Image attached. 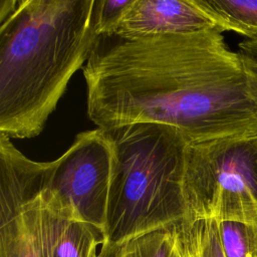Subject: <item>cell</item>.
I'll return each mask as SVG.
<instances>
[{"label": "cell", "instance_id": "9c48e42d", "mask_svg": "<svg viewBox=\"0 0 257 257\" xmlns=\"http://www.w3.org/2000/svg\"><path fill=\"white\" fill-rule=\"evenodd\" d=\"M108 257H185L178 226L157 230L134 238Z\"/></svg>", "mask_w": 257, "mask_h": 257}, {"label": "cell", "instance_id": "5bb4252c", "mask_svg": "<svg viewBox=\"0 0 257 257\" xmlns=\"http://www.w3.org/2000/svg\"><path fill=\"white\" fill-rule=\"evenodd\" d=\"M251 257H257V227H256V235H255V240H254V244H253Z\"/></svg>", "mask_w": 257, "mask_h": 257}, {"label": "cell", "instance_id": "3957f363", "mask_svg": "<svg viewBox=\"0 0 257 257\" xmlns=\"http://www.w3.org/2000/svg\"><path fill=\"white\" fill-rule=\"evenodd\" d=\"M114 149L101 257L142 235L190 221L184 177L189 143L175 127L139 122L105 130Z\"/></svg>", "mask_w": 257, "mask_h": 257}, {"label": "cell", "instance_id": "4fadbf2b", "mask_svg": "<svg viewBox=\"0 0 257 257\" xmlns=\"http://www.w3.org/2000/svg\"><path fill=\"white\" fill-rule=\"evenodd\" d=\"M238 53L244 68L249 95L257 105V38L239 43Z\"/></svg>", "mask_w": 257, "mask_h": 257}, {"label": "cell", "instance_id": "ba28073f", "mask_svg": "<svg viewBox=\"0 0 257 257\" xmlns=\"http://www.w3.org/2000/svg\"><path fill=\"white\" fill-rule=\"evenodd\" d=\"M222 31L257 38V0H195Z\"/></svg>", "mask_w": 257, "mask_h": 257}, {"label": "cell", "instance_id": "277c9868", "mask_svg": "<svg viewBox=\"0 0 257 257\" xmlns=\"http://www.w3.org/2000/svg\"><path fill=\"white\" fill-rule=\"evenodd\" d=\"M184 193L190 220L257 224V138L189 145Z\"/></svg>", "mask_w": 257, "mask_h": 257}, {"label": "cell", "instance_id": "8992f818", "mask_svg": "<svg viewBox=\"0 0 257 257\" xmlns=\"http://www.w3.org/2000/svg\"><path fill=\"white\" fill-rule=\"evenodd\" d=\"M210 28L218 26L195 0H134L113 34L144 37Z\"/></svg>", "mask_w": 257, "mask_h": 257}, {"label": "cell", "instance_id": "52a82bcc", "mask_svg": "<svg viewBox=\"0 0 257 257\" xmlns=\"http://www.w3.org/2000/svg\"><path fill=\"white\" fill-rule=\"evenodd\" d=\"M0 257H37L29 210L17 176L0 156Z\"/></svg>", "mask_w": 257, "mask_h": 257}, {"label": "cell", "instance_id": "5b68a950", "mask_svg": "<svg viewBox=\"0 0 257 257\" xmlns=\"http://www.w3.org/2000/svg\"><path fill=\"white\" fill-rule=\"evenodd\" d=\"M114 167V149L105 130L75 137L58 159L43 162L41 195L54 211L104 233Z\"/></svg>", "mask_w": 257, "mask_h": 257}, {"label": "cell", "instance_id": "6da1fadb", "mask_svg": "<svg viewBox=\"0 0 257 257\" xmlns=\"http://www.w3.org/2000/svg\"><path fill=\"white\" fill-rule=\"evenodd\" d=\"M222 32L99 36L82 67L89 119L103 130L169 125L189 145L257 138V105Z\"/></svg>", "mask_w": 257, "mask_h": 257}, {"label": "cell", "instance_id": "30bf717a", "mask_svg": "<svg viewBox=\"0 0 257 257\" xmlns=\"http://www.w3.org/2000/svg\"><path fill=\"white\" fill-rule=\"evenodd\" d=\"M185 257H225L214 218L190 220L178 226Z\"/></svg>", "mask_w": 257, "mask_h": 257}, {"label": "cell", "instance_id": "7c38bea8", "mask_svg": "<svg viewBox=\"0 0 257 257\" xmlns=\"http://www.w3.org/2000/svg\"><path fill=\"white\" fill-rule=\"evenodd\" d=\"M134 0H96L95 23L99 36L113 34Z\"/></svg>", "mask_w": 257, "mask_h": 257}, {"label": "cell", "instance_id": "7a4b0ae2", "mask_svg": "<svg viewBox=\"0 0 257 257\" xmlns=\"http://www.w3.org/2000/svg\"><path fill=\"white\" fill-rule=\"evenodd\" d=\"M96 0L0 1V134L44 128L99 37Z\"/></svg>", "mask_w": 257, "mask_h": 257}, {"label": "cell", "instance_id": "8fae6325", "mask_svg": "<svg viewBox=\"0 0 257 257\" xmlns=\"http://www.w3.org/2000/svg\"><path fill=\"white\" fill-rule=\"evenodd\" d=\"M257 224L219 221L220 238L225 257H251Z\"/></svg>", "mask_w": 257, "mask_h": 257}, {"label": "cell", "instance_id": "9a60e30c", "mask_svg": "<svg viewBox=\"0 0 257 257\" xmlns=\"http://www.w3.org/2000/svg\"><path fill=\"white\" fill-rule=\"evenodd\" d=\"M98 257H101V256H99V255H98Z\"/></svg>", "mask_w": 257, "mask_h": 257}]
</instances>
